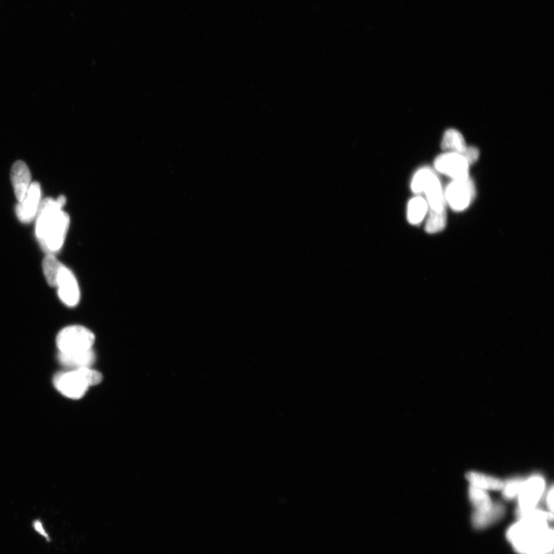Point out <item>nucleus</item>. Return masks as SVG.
<instances>
[{
    "instance_id": "1",
    "label": "nucleus",
    "mask_w": 554,
    "mask_h": 554,
    "mask_svg": "<svg viewBox=\"0 0 554 554\" xmlns=\"http://www.w3.org/2000/svg\"><path fill=\"white\" fill-rule=\"evenodd\" d=\"M67 199L64 196L57 200L46 198L41 201L36 222L38 241L48 254L60 251L67 237L70 217L63 210Z\"/></svg>"
},
{
    "instance_id": "2",
    "label": "nucleus",
    "mask_w": 554,
    "mask_h": 554,
    "mask_svg": "<svg viewBox=\"0 0 554 554\" xmlns=\"http://www.w3.org/2000/svg\"><path fill=\"white\" fill-rule=\"evenodd\" d=\"M548 521L541 518H520L507 532L515 550L522 554H553V531Z\"/></svg>"
},
{
    "instance_id": "3",
    "label": "nucleus",
    "mask_w": 554,
    "mask_h": 554,
    "mask_svg": "<svg viewBox=\"0 0 554 554\" xmlns=\"http://www.w3.org/2000/svg\"><path fill=\"white\" fill-rule=\"evenodd\" d=\"M102 379L99 372L90 368H82L56 374L53 383L63 395L77 400L86 394L89 386L100 384Z\"/></svg>"
},
{
    "instance_id": "4",
    "label": "nucleus",
    "mask_w": 554,
    "mask_h": 554,
    "mask_svg": "<svg viewBox=\"0 0 554 554\" xmlns=\"http://www.w3.org/2000/svg\"><path fill=\"white\" fill-rule=\"evenodd\" d=\"M410 187L416 194H425L429 208L432 210H446L443 188L434 169L428 167L419 169L413 176Z\"/></svg>"
},
{
    "instance_id": "5",
    "label": "nucleus",
    "mask_w": 554,
    "mask_h": 554,
    "mask_svg": "<svg viewBox=\"0 0 554 554\" xmlns=\"http://www.w3.org/2000/svg\"><path fill=\"white\" fill-rule=\"evenodd\" d=\"M95 335L82 326H70L61 330L56 336V345L61 353L77 354L93 350Z\"/></svg>"
},
{
    "instance_id": "6",
    "label": "nucleus",
    "mask_w": 554,
    "mask_h": 554,
    "mask_svg": "<svg viewBox=\"0 0 554 554\" xmlns=\"http://www.w3.org/2000/svg\"><path fill=\"white\" fill-rule=\"evenodd\" d=\"M443 191L446 203L455 211H462L468 208L476 196L474 183L470 177L466 180H451Z\"/></svg>"
},
{
    "instance_id": "7",
    "label": "nucleus",
    "mask_w": 554,
    "mask_h": 554,
    "mask_svg": "<svg viewBox=\"0 0 554 554\" xmlns=\"http://www.w3.org/2000/svg\"><path fill=\"white\" fill-rule=\"evenodd\" d=\"M434 166L436 172L450 177L451 180L470 177V164L464 156L457 153L444 152L438 156Z\"/></svg>"
},
{
    "instance_id": "8",
    "label": "nucleus",
    "mask_w": 554,
    "mask_h": 554,
    "mask_svg": "<svg viewBox=\"0 0 554 554\" xmlns=\"http://www.w3.org/2000/svg\"><path fill=\"white\" fill-rule=\"evenodd\" d=\"M56 287L62 302L68 307H75L80 301V291L77 279L73 272L64 265L60 270Z\"/></svg>"
},
{
    "instance_id": "9",
    "label": "nucleus",
    "mask_w": 554,
    "mask_h": 554,
    "mask_svg": "<svg viewBox=\"0 0 554 554\" xmlns=\"http://www.w3.org/2000/svg\"><path fill=\"white\" fill-rule=\"evenodd\" d=\"M545 482L541 476H533L524 481L517 496L519 506L517 514L535 508L544 491Z\"/></svg>"
},
{
    "instance_id": "10",
    "label": "nucleus",
    "mask_w": 554,
    "mask_h": 554,
    "mask_svg": "<svg viewBox=\"0 0 554 554\" xmlns=\"http://www.w3.org/2000/svg\"><path fill=\"white\" fill-rule=\"evenodd\" d=\"M41 203V187L39 183H32L23 200L15 206V214L24 223L34 220L38 213Z\"/></svg>"
},
{
    "instance_id": "11",
    "label": "nucleus",
    "mask_w": 554,
    "mask_h": 554,
    "mask_svg": "<svg viewBox=\"0 0 554 554\" xmlns=\"http://www.w3.org/2000/svg\"><path fill=\"white\" fill-rule=\"evenodd\" d=\"M11 180L14 193L18 202L23 200L31 185V173L27 165L21 160L16 161L11 170Z\"/></svg>"
},
{
    "instance_id": "12",
    "label": "nucleus",
    "mask_w": 554,
    "mask_h": 554,
    "mask_svg": "<svg viewBox=\"0 0 554 554\" xmlns=\"http://www.w3.org/2000/svg\"><path fill=\"white\" fill-rule=\"evenodd\" d=\"M504 514L505 508L501 504H493L491 509L483 511H475L472 516V524L476 529L481 530L493 524L498 522Z\"/></svg>"
},
{
    "instance_id": "13",
    "label": "nucleus",
    "mask_w": 554,
    "mask_h": 554,
    "mask_svg": "<svg viewBox=\"0 0 554 554\" xmlns=\"http://www.w3.org/2000/svg\"><path fill=\"white\" fill-rule=\"evenodd\" d=\"M95 359V353L93 350L77 354H63L60 353L58 355V360H59L61 365L73 370L90 368L94 365Z\"/></svg>"
},
{
    "instance_id": "14",
    "label": "nucleus",
    "mask_w": 554,
    "mask_h": 554,
    "mask_svg": "<svg viewBox=\"0 0 554 554\" xmlns=\"http://www.w3.org/2000/svg\"><path fill=\"white\" fill-rule=\"evenodd\" d=\"M467 147L466 140L459 130L448 129L445 131L441 140V149L444 152L464 155Z\"/></svg>"
},
{
    "instance_id": "15",
    "label": "nucleus",
    "mask_w": 554,
    "mask_h": 554,
    "mask_svg": "<svg viewBox=\"0 0 554 554\" xmlns=\"http://www.w3.org/2000/svg\"><path fill=\"white\" fill-rule=\"evenodd\" d=\"M467 478L471 486L484 491L502 490L504 483L501 479L477 472H469Z\"/></svg>"
},
{
    "instance_id": "16",
    "label": "nucleus",
    "mask_w": 554,
    "mask_h": 554,
    "mask_svg": "<svg viewBox=\"0 0 554 554\" xmlns=\"http://www.w3.org/2000/svg\"><path fill=\"white\" fill-rule=\"evenodd\" d=\"M429 206L424 198L417 196L413 198L408 206V218L412 225H416L421 222L426 216Z\"/></svg>"
},
{
    "instance_id": "17",
    "label": "nucleus",
    "mask_w": 554,
    "mask_h": 554,
    "mask_svg": "<svg viewBox=\"0 0 554 554\" xmlns=\"http://www.w3.org/2000/svg\"><path fill=\"white\" fill-rule=\"evenodd\" d=\"M63 264L56 259L54 254H47L43 262L45 278L49 286L56 287V279Z\"/></svg>"
},
{
    "instance_id": "18",
    "label": "nucleus",
    "mask_w": 554,
    "mask_h": 554,
    "mask_svg": "<svg viewBox=\"0 0 554 554\" xmlns=\"http://www.w3.org/2000/svg\"><path fill=\"white\" fill-rule=\"evenodd\" d=\"M469 497L477 511L489 510L493 506L489 494L486 491L471 486L469 489Z\"/></svg>"
},
{
    "instance_id": "19",
    "label": "nucleus",
    "mask_w": 554,
    "mask_h": 554,
    "mask_svg": "<svg viewBox=\"0 0 554 554\" xmlns=\"http://www.w3.org/2000/svg\"><path fill=\"white\" fill-rule=\"evenodd\" d=\"M446 223V210L436 212L429 210V215L426 225L427 232L429 234L440 232L445 228Z\"/></svg>"
},
{
    "instance_id": "20",
    "label": "nucleus",
    "mask_w": 554,
    "mask_h": 554,
    "mask_svg": "<svg viewBox=\"0 0 554 554\" xmlns=\"http://www.w3.org/2000/svg\"><path fill=\"white\" fill-rule=\"evenodd\" d=\"M524 482V479H510V481L506 484L504 483L502 489L504 498L508 500L517 498L521 490V488H522Z\"/></svg>"
},
{
    "instance_id": "21",
    "label": "nucleus",
    "mask_w": 554,
    "mask_h": 554,
    "mask_svg": "<svg viewBox=\"0 0 554 554\" xmlns=\"http://www.w3.org/2000/svg\"><path fill=\"white\" fill-rule=\"evenodd\" d=\"M479 149L475 146H468L464 156L470 165L474 164L479 160Z\"/></svg>"
},
{
    "instance_id": "22",
    "label": "nucleus",
    "mask_w": 554,
    "mask_h": 554,
    "mask_svg": "<svg viewBox=\"0 0 554 554\" xmlns=\"http://www.w3.org/2000/svg\"><path fill=\"white\" fill-rule=\"evenodd\" d=\"M34 526L35 530L39 534H40L41 535H43L45 537H46V539L49 540L48 535L44 531V527L42 525V523L39 522V520H37V521H35V522L34 524Z\"/></svg>"
},
{
    "instance_id": "23",
    "label": "nucleus",
    "mask_w": 554,
    "mask_h": 554,
    "mask_svg": "<svg viewBox=\"0 0 554 554\" xmlns=\"http://www.w3.org/2000/svg\"><path fill=\"white\" fill-rule=\"evenodd\" d=\"M553 488L551 487L550 490L548 492V497H547V504L548 507L550 509V512H553Z\"/></svg>"
}]
</instances>
